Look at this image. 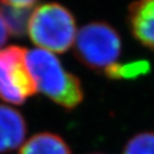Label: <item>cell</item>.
Listing matches in <instances>:
<instances>
[{
  "mask_svg": "<svg viewBox=\"0 0 154 154\" xmlns=\"http://www.w3.org/2000/svg\"><path fill=\"white\" fill-rule=\"evenodd\" d=\"M150 70L151 66L147 60H135L124 64L113 63L104 71V74L110 79H136L147 75Z\"/></svg>",
  "mask_w": 154,
  "mask_h": 154,
  "instance_id": "ba28073f",
  "label": "cell"
},
{
  "mask_svg": "<svg viewBox=\"0 0 154 154\" xmlns=\"http://www.w3.org/2000/svg\"><path fill=\"white\" fill-rule=\"evenodd\" d=\"M26 62L36 90L65 109H73L84 100L79 78L65 71L51 51L33 48L26 53Z\"/></svg>",
  "mask_w": 154,
  "mask_h": 154,
  "instance_id": "6da1fadb",
  "label": "cell"
},
{
  "mask_svg": "<svg viewBox=\"0 0 154 154\" xmlns=\"http://www.w3.org/2000/svg\"><path fill=\"white\" fill-rule=\"evenodd\" d=\"M122 154H154V132L135 135L126 142Z\"/></svg>",
  "mask_w": 154,
  "mask_h": 154,
  "instance_id": "30bf717a",
  "label": "cell"
},
{
  "mask_svg": "<svg viewBox=\"0 0 154 154\" xmlns=\"http://www.w3.org/2000/svg\"><path fill=\"white\" fill-rule=\"evenodd\" d=\"M128 19L133 36L154 51V0H136L128 8Z\"/></svg>",
  "mask_w": 154,
  "mask_h": 154,
  "instance_id": "5b68a950",
  "label": "cell"
},
{
  "mask_svg": "<svg viewBox=\"0 0 154 154\" xmlns=\"http://www.w3.org/2000/svg\"><path fill=\"white\" fill-rule=\"evenodd\" d=\"M93 154H101V153H93Z\"/></svg>",
  "mask_w": 154,
  "mask_h": 154,
  "instance_id": "4fadbf2b",
  "label": "cell"
},
{
  "mask_svg": "<svg viewBox=\"0 0 154 154\" xmlns=\"http://www.w3.org/2000/svg\"><path fill=\"white\" fill-rule=\"evenodd\" d=\"M27 32L38 48L65 53L76 38V22L70 10L60 3H44L32 10Z\"/></svg>",
  "mask_w": 154,
  "mask_h": 154,
  "instance_id": "7a4b0ae2",
  "label": "cell"
},
{
  "mask_svg": "<svg viewBox=\"0 0 154 154\" xmlns=\"http://www.w3.org/2000/svg\"><path fill=\"white\" fill-rule=\"evenodd\" d=\"M9 30L7 28L5 19H3L2 13L0 11V48L2 47L7 42L8 38H9Z\"/></svg>",
  "mask_w": 154,
  "mask_h": 154,
  "instance_id": "7c38bea8",
  "label": "cell"
},
{
  "mask_svg": "<svg viewBox=\"0 0 154 154\" xmlns=\"http://www.w3.org/2000/svg\"><path fill=\"white\" fill-rule=\"evenodd\" d=\"M25 48L8 46L0 49V99L22 105L38 92L26 62Z\"/></svg>",
  "mask_w": 154,
  "mask_h": 154,
  "instance_id": "277c9868",
  "label": "cell"
},
{
  "mask_svg": "<svg viewBox=\"0 0 154 154\" xmlns=\"http://www.w3.org/2000/svg\"><path fill=\"white\" fill-rule=\"evenodd\" d=\"M18 154H72V151L59 135L44 132L27 139L19 148Z\"/></svg>",
  "mask_w": 154,
  "mask_h": 154,
  "instance_id": "52a82bcc",
  "label": "cell"
},
{
  "mask_svg": "<svg viewBox=\"0 0 154 154\" xmlns=\"http://www.w3.org/2000/svg\"><path fill=\"white\" fill-rule=\"evenodd\" d=\"M38 0H0V3L3 5L20 9H30Z\"/></svg>",
  "mask_w": 154,
  "mask_h": 154,
  "instance_id": "8fae6325",
  "label": "cell"
},
{
  "mask_svg": "<svg viewBox=\"0 0 154 154\" xmlns=\"http://www.w3.org/2000/svg\"><path fill=\"white\" fill-rule=\"evenodd\" d=\"M27 123L18 110L0 104V153L13 151L24 144Z\"/></svg>",
  "mask_w": 154,
  "mask_h": 154,
  "instance_id": "8992f818",
  "label": "cell"
},
{
  "mask_svg": "<svg viewBox=\"0 0 154 154\" xmlns=\"http://www.w3.org/2000/svg\"><path fill=\"white\" fill-rule=\"evenodd\" d=\"M30 9H20L3 5H0V11L2 13L10 34L20 38L26 33L30 15L32 13V10Z\"/></svg>",
  "mask_w": 154,
  "mask_h": 154,
  "instance_id": "9c48e42d",
  "label": "cell"
},
{
  "mask_svg": "<svg viewBox=\"0 0 154 154\" xmlns=\"http://www.w3.org/2000/svg\"><path fill=\"white\" fill-rule=\"evenodd\" d=\"M122 42L118 31L105 22L85 25L76 34L74 54L77 60L94 71H104L117 62Z\"/></svg>",
  "mask_w": 154,
  "mask_h": 154,
  "instance_id": "3957f363",
  "label": "cell"
}]
</instances>
